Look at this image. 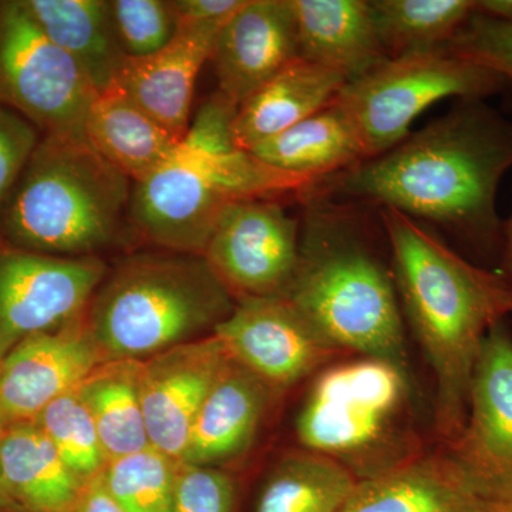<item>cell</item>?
Segmentation results:
<instances>
[{
  "instance_id": "cell-25",
  "label": "cell",
  "mask_w": 512,
  "mask_h": 512,
  "mask_svg": "<svg viewBox=\"0 0 512 512\" xmlns=\"http://www.w3.org/2000/svg\"><path fill=\"white\" fill-rule=\"evenodd\" d=\"M249 153L276 170L312 181L366 160L355 124L338 100Z\"/></svg>"
},
{
  "instance_id": "cell-28",
  "label": "cell",
  "mask_w": 512,
  "mask_h": 512,
  "mask_svg": "<svg viewBox=\"0 0 512 512\" xmlns=\"http://www.w3.org/2000/svg\"><path fill=\"white\" fill-rule=\"evenodd\" d=\"M389 59L443 49L474 13L473 0H370Z\"/></svg>"
},
{
  "instance_id": "cell-10",
  "label": "cell",
  "mask_w": 512,
  "mask_h": 512,
  "mask_svg": "<svg viewBox=\"0 0 512 512\" xmlns=\"http://www.w3.org/2000/svg\"><path fill=\"white\" fill-rule=\"evenodd\" d=\"M109 268L100 256H56L0 241V353L82 316Z\"/></svg>"
},
{
  "instance_id": "cell-5",
  "label": "cell",
  "mask_w": 512,
  "mask_h": 512,
  "mask_svg": "<svg viewBox=\"0 0 512 512\" xmlns=\"http://www.w3.org/2000/svg\"><path fill=\"white\" fill-rule=\"evenodd\" d=\"M237 299L204 255L161 251L128 256L107 272L86 311L107 360H143L207 338Z\"/></svg>"
},
{
  "instance_id": "cell-38",
  "label": "cell",
  "mask_w": 512,
  "mask_h": 512,
  "mask_svg": "<svg viewBox=\"0 0 512 512\" xmlns=\"http://www.w3.org/2000/svg\"><path fill=\"white\" fill-rule=\"evenodd\" d=\"M503 261L504 272L503 275L512 288V214L508 221L504 224L503 232Z\"/></svg>"
},
{
  "instance_id": "cell-35",
  "label": "cell",
  "mask_w": 512,
  "mask_h": 512,
  "mask_svg": "<svg viewBox=\"0 0 512 512\" xmlns=\"http://www.w3.org/2000/svg\"><path fill=\"white\" fill-rule=\"evenodd\" d=\"M245 0H171L178 22L225 23Z\"/></svg>"
},
{
  "instance_id": "cell-26",
  "label": "cell",
  "mask_w": 512,
  "mask_h": 512,
  "mask_svg": "<svg viewBox=\"0 0 512 512\" xmlns=\"http://www.w3.org/2000/svg\"><path fill=\"white\" fill-rule=\"evenodd\" d=\"M356 484L336 461L295 448L266 468L245 512H340Z\"/></svg>"
},
{
  "instance_id": "cell-8",
  "label": "cell",
  "mask_w": 512,
  "mask_h": 512,
  "mask_svg": "<svg viewBox=\"0 0 512 512\" xmlns=\"http://www.w3.org/2000/svg\"><path fill=\"white\" fill-rule=\"evenodd\" d=\"M507 86L503 77L450 47L384 60L349 82L340 106L355 124L366 160L410 136V126L437 101L483 100Z\"/></svg>"
},
{
  "instance_id": "cell-11",
  "label": "cell",
  "mask_w": 512,
  "mask_h": 512,
  "mask_svg": "<svg viewBox=\"0 0 512 512\" xmlns=\"http://www.w3.org/2000/svg\"><path fill=\"white\" fill-rule=\"evenodd\" d=\"M443 447L488 503L512 511V335L505 320L481 346L464 429Z\"/></svg>"
},
{
  "instance_id": "cell-13",
  "label": "cell",
  "mask_w": 512,
  "mask_h": 512,
  "mask_svg": "<svg viewBox=\"0 0 512 512\" xmlns=\"http://www.w3.org/2000/svg\"><path fill=\"white\" fill-rule=\"evenodd\" d=\"M212 335L276 393L345 356L285 296L237 299Z\"/></svg>"
},
{
  "instance_id": "cell-3",
  "label": "cell",
  "mask_w": 512,
  "mask_h": 512,
  "mask_svg": "<svg viewBox=\"0 0 512 512\" xmlns=\"http://www.w3.org/2000/svg\"><path fill=\"white\" fill-rule=\"evenodd\" d=\"M299 264L285 298L340 352L409 370L399 295L353 205L306 197Z\"/></svg>"
},
{
  "instance_id": "cell-31",
  "label": "cell",
  "mask_w": 512,
  "mask_h": 512,
  "mask_svg": "<svg viewBox=\"0 0 512 512\" xmlns=\"http://www.w3.org/2000/svg\"><path fill=\"white\" fill-rule=\"evenodd\" d=\"M111 18L127 59H146L163 50L178 32L168 0H113Z\"/></svg>"
},
{
  "instance_id": "cell-32",
  "label": "cell",
  "mask_w": 512,
  "mask_h": 512,
  "mask_svg": "<svg viewBox=\"0 0 512 512\" xmlns=\"http://www.w3.org/2000/svg\"><path fill=\"white\" fill-rule=\"evenodd\" d=\"M173 512H242L237 478L222 468L180 461Z\"/></svg>"
},
{
  "instance_id": "cell-40",
  "label": "cell",
  "mask_w": 512,
  "mask_h": 512,
  "mask_svg": "<svg viewBox=\"0 0 512 512\" xmlns=\"http://www.w3.org/2000/svg\"><path fill=\"white\" fill-rule=\"evenodd\" d=\"M3 357H5V356H3L2 353H0V366H2Z\"/></svg>"
},
{
  "instance_id": "cell-41",
  "label": "cell",
  "mask_w": 512,
  "mask_h": 512,
  "mask_svg": "<svg viewBox=\"0 0 512 512\" xmlns=\"http://www.w3.org/2000/svg\"><path fill=\"white\" fill-rule=\"evenodd\" d=\"M498 512H512V511H508V510H500Z\"/></svg>"
},
{
  "instance_id": "cell-7",
  "label": "cell",
  "mask_w": 512,
  "mask_h": 512,
  "mask_svg": "<svg viewBox=\"0 0 512 512\" xmlns=\"http://www.w3.org/2000/svg\"><path fill=\"white\" fill-rule=\"evenodd\" d=\"M278 174L232 140L224 120H195L173 157L133 184L128 218L137 235L164 251L204 255L231 202L269 197Z\"/></svg>"
},
{
  "instance_id": "cell-29",
  "label": "cell",
  "mask_w": 512,
  "mask_h": 512,
  "mask_svg": "<svg viewBox=\"0 0 512 512\" xmlns=\"http://www.w3.org/2000/svg\"><path fill=\"white\" fill-rule=\"evenodd\" d=\"M178 464L148 447L107 461L101 480L124 512H173Z\"/></svg>"
},
{
  "instance_id": "cell-39",
  "label": "cell",
  "mask_w": 512,
  "mask_h": 512,
  "mask_svg": "<svg viewBox=\"0 0 512 512\" xmlns=\"http://www.w3.org/2000/svg\"><path fill=\"white\" fill-rule=\"evenodd\" d=\"M3 426L5 424L0 423V436H2ZM0 512H23L18 507V504L13 501V498L10 497L5 480H3L2 467H0Z\"/></svg>"
},
{
  "instance_id": "cell-6",
  "label": "cell",
  "mask_w": 512,
  "mask_h": 512,
  "mask_svg": "<svg viewBox=\"0 0 512 512\" xmlns=\"http://www.w3.org/2000/svg\"><path fill=\"white\" fill-rule=\"evenodd\" d=\"M299 446L336 461L357 481L423 454L410 372L389 360H336L313 377L295 420Z\"/></svg>"
},
{
  "instance_id": "cell-36",
  "label": "cell",
  "mask_w": 512,
  "mask_h": 512,
  "mask_svg": "<svg viewBox=\"0 0 512 512\" xmlns=\"http://www.w3.org/2000/svg\"><path fill=\"white\" fill-rule=\"evenodd\" d=\"M70 512H124V510L106 490L100 474L83 485L82 493Z\"/></svg>"
},
{
  "instance_id": "cell-16",
  "label": "cell",
  "mask_w": 512,
  "mask_h": 512,
  "mask_svg": "<svg viewBox=\"0 0 512 512\" xmlns=\"http://www.w3.org/2000/svg\"><path fill=\"white\" fill-rule=\"evenodd\" d=\"M298 59L292 0H245L218 32L210 60L218 93L239 107Z\"/></svg>"
},
{
  "instance_id": "cell-12",
  "label": "cell",
  "mask_w": 512,
  "mask_h": 512,
  "mask_svg": "<svg viewBox=\"0 0 512 512\" xmlns=\"http://www.w3.org/2000/svg\"><path fill=\"white\" fill-rule=\"evenodd\" d=\"M274 200L231 202L212 231L205 259L235 299L285 296L292 284L301 231Z\"/></svg>"
},
{
  "instance_id": "cell-30",
  "label": "cell",
  "mask_w": 512,
  "mask_h": 512,
  "mask_svg": "<svg viewBox=\"0 0 512 512\" xmlns=\"http://www.w3.org/2000/svg\"><path fill=\"white\" fill-rule=\"evenodd\" d=\"M64 464L83 483L100 476L107 464L96 424L74 387L53 400L35 419Z\"/></svg>"
},
{
  "instance_id": "cell-24",
  "label": "cell",
  "mask_w": 512,
  "mask_h": 512,
  "mask_svg": "<svg viewBox=\"0 0 512 512\" xmlns=\"http://www.w3.org/2000/svg\"><path fill=\"white\" fill-rule=\"evenodd\" d=\"M55 45L72 57L97 93L114 86L126 55L107 0H22Z\"/></svg>"
},
{
  "instance_id": "cell-33",
  "label": "cell",
  "mask_w": 512,
  "mask_h": 512,
  "mask_svg": "<svg viewBox=\"0 0 512 512\" xmlns=\"http://www.w3.org/2000/svg\"><path fill=\"white\" fill-rule=\"evenodd\" d=\"M448 47L493 70L512 86V23L474 12Z\"/></svg>"
},
{
  "instance_id": "cell-1",
  "label": "cell",
  "mask_w": 512,
  "mask_h": 512,
  "mask_svg": "<svg viewBox=\"0 0 512 512\" xmlns=\"http://www.w3.org/2000/svg\"><path fill=\"white\" fill-rule=\"evenodd\" d=\"M512 168V123L483 100L450 113L382 156L320 178L306 197L394 208L447 228L481 252L503 248L498 185Z\"/></svg>"
},
{
  "instance_id": "cell-22",
  "label": "cell",
  "mask_w": 512,
  "mask_h": 512,
  "mask_svg": "<svg viewBox=\"0 0 512 512\" xmlns=\"http://www.w3.org/2000/svg\"><path fill=\"white\" fill-rule=\"evenodd\" d=\"M84 138L133 184L167 163L181 143L117 86L97 94Z\"/></svg>"
},
{
  "instance_id": "cell-18",
  "label": "cell",
  "mask_w": 512,
  "mask_h": 512,
  "mask_svg": "<svg viewBox=\"0 0 512 512\" xmlns=\"http://www.w3.org/2000/svg\"><path fill=\"white\" fill-rule=\"evenodd\" d=\"M275 394L228 355L195 417L181 463L227 470L254 446Z\"/></svg>"
},
{
  "instance_id": "cell-19",
  "label": "cell",
  "mask_w": 512,
  "mask_h": 512,
  "mask_svg": "<svg viewBox=\"0 0 512 512\" xmlns=\"http://www.w3.org/2000/svg\"><path fill=\"white\" fill-rule=\"evenodd\" d=\"M441 447L357 481L340 512H498Z\"/></svg>"
},
{
  "instance_id": "cell-37",
  "label": "cell",
  "mask_w": 512,
  "mask_h": 512,
  "mask_svg": "<svg viewBox=\"0 0 512 512\" xmlns=\"http://www.w3.org/2000/svg\"><path fill=\"white\" fill-rule=\"evenodd\" d=\"M474 12L487 18L512 23V0H477Z\"/></svg>"
},
{
  "instance_id": "cell-23",
  "label": "cell",
  "mask_w": 512,
  "mask_h": 512,
  "mask_svg": "<svg viewBox=\"0 0 512 512\" xmlns=\"http://www.w3.org/2000/svg\"><path fill=\"white\" fill-rule=\"evenodd\" d=\"M0 467L10 497L23 512H70L86 484L64 464L35 420L3 426Z\"/></svg>"
},
{
  "instance_id": "cell-2",
  "label": "cell",
  "mask_w": 512,
  "mask_h": 512,
  "mask_svg": "<svg viewBox=\"0 0 512 512\" xmlns=\"http://www.w3.org/2000/svg\"><path fill=\"white\" fill-rule=\"evenodd\" d=\"M399 301L436 382L434 427L443 446L466 424L471 382L485 336L512 313L503 274L471 264L419 222L380 210Z\"/></svg>"
},
{
  "instance_id": "cell-17",
  "label": "cell",
  "mask_w": 512,
  "mask_h": 512,
  "mask_svg": "<svg viewBox=\"0 0 512 512\" xmlns=\"http://www.w3.org/2000/svg\"><path fill=\"white\" fill-rule=\"evenodd\" d=\"M225 23L178 22L177 35L156 55L126 59L114 86L183 141L191 124L195 83Z\"/></svg>"
},
{
  "instance_id": "cell-21",
  "label": "cell",
  "mask_w": 512,
  "mask_h": 512,
  "mask_svg": "<svg viewBox=\"0 0 512 512\" xmlns=\"http://www.w3.org/2000/svg\"><path fill=\"white\" fill-rule=\"evenodd\" d=\"M348 80L342 74L298 59L238 107L232 140L241 150L278 136L330 106Z\"/></svg>"
},
{
  "instance_id": "cell-4",
  "label": "cell",
  "mask_w": 512,
  "mask_h": 512,
  "mask_svg": "<svg viewBox=\"0 0 512 512\" xmlns=\"http://www.w3.org/2000/svg\"><path fill=\"white\" fill-rule=\"evenodd\" d=\"M131 188L87 141L43 136L0 211V241L39 254L99 256L130 224Z\"/></svg>"
},
{
  "instance_id": "cell-27",
  "label": "cell",
  "mask_w": 512,
  "mask_h": 512,
  "mask_svg": "<svg viewBox=\"0 0 512 512\" xmlns=\"http://www.w3.org/2000/svg\"><path fill=\"white\" fill-rule=\"evenodd\" d=\"M77 392L92 414L107 461L151 447L141 403L140 360H104L77 384Z\"/></svg>"
},
{
  "instance_id": "cell-14",
  "label": "cell",
  "mask_w": 512,
  "mask_h": 512,
  "mask_svg": "<svg viewBox=\"0 0 512 512\" xmlns=\"http://www.w3.org/2000/svg\"><path fill=\"white\" fill-rule=\"evenodd\" d=\"M104 360L86 312L62 328L20 340L0 366V423L35 420Z\"/></svg>"
},
{
  "instance_id": "cell-9",
  "label": "cell",
  "mask_w": 512,
  "mask_h": 512,
  "mask_svg": "<svg viewBox=\"0 0 512 512\" xmlns=\"http://www.w3.org/2000/svg\"><path fill=\"white\" fill-rule=\"evenodd\" d=\"M96 89L72 57L55 45L22 0H0V103L43 134L86 141Z\"/></svg>"
},
{
  "instance_id": "cell-20",
  "label": "cell",
  "mask_w": 512,
  "mask_h": 512,
  "mask_svg": "<svg viewBox=\"0 0 512 512\" xmlns=\"http://www.w3.org/2000/svg\"><path fill=\"white\" fill-rule=\"evenodd\" d=\"M299 59L353 82L389 56L366 0H292Z\"/></svg>"
},
{
  "instance_id": "cell-34",
  "label": "cell",
  "mask_w": 512,
  "mask_h": 512,
  "mask_svg": "<svg viewBox=\"0 0 512 512\" xmlns=\"http://www.w3.org/2000/svg\"><path fill=\"white\" fill-rule=\"evenodd\" d=\"M42 137L30 121L0 103V211Z\"/></svg>"
},
{
  "instance_id": "cell-15",
  "label": "cell",
  "mask_w": 512,
  "mask_h": 512,
  "mask_svg": "<svg viewBox=\"0 0 512 512\" xmlns=\"http://www.w3.org/2000/svg\"><path fill=\"white\" fill-rule=\"evenodd\" d=\"M228 359L215 335L141 362V403L150 446L181 461L195 417Z\"/></svg>"
}]
</instances>
